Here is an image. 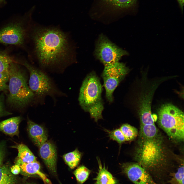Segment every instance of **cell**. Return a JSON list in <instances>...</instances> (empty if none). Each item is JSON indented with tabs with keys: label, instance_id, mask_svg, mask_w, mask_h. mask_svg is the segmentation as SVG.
Listing matches in <instances>:
<instances>
[{
	"label": "cell",
	"instance_id": "6da1fadb",
	"mask_svg": "<svg viewBox=\"0 0 184 184\" xmlns=\"http://www.w3.org/2000/svg\"><path fill=\"white\" fill-rule=\"evenodd\" d=\"M162 136L155 124H140L135 159L158 184H166L172 164Z\"/></svg>",
	"mask_w": 184,
	"mask_h": 184
},
{
	"label": "cell",
	"instance_id": "7a4b0ae2",
	"mask_svg": "<svg viewBox=\"0 0 184 184\" xmlns=\"http://www.w3.org/2000/svg\"><path fill=\"white\" fill-rule=\"evenodd\" d=\"M33 31L34 52L41 66H65L73 61V49L65 33L53 27L38 26Z\"/></svg>",
	"mask_w": 184,
	"mask_h": 184
},
{
	"label": "cell",
	"instance_id": "3957f363",
	"mask_svg": "<svg viewBox=\"0 0 184 184\" xmlns=\"http://www.w3.org/2000/svg\"><path fill=\"white\" fill-rule=\"evenodd\" d=\"M102 89L100 80L96 73L88 74L80 88L78 101L82 108L89 113L96 122L102 119L104 109L101 97Z\"/></svg>",
	"mask_w": 184,
	"mask_h": 184
},
{
	"label": "cell",
	"instance_id": "277c9868",
	"mask_svg": "<svg viewBox=\"0 0 184 184\" xmlns=\"http://www.w3.org/2000/svg\"><path fill=\"white\" fill-rule=\"evenodd\" d=\"M17 62L12 63L8 69L9 76L7 101L11 105L23 108L34 99V94L27 83L25 74Z\"/></svg>",
	"mask_w": 184,
	"mask_h": 184
},
{
	"label": "cell",
	"instance_id": "5b68a950",
	"mask_svg": "<svg viewBox=\"0 0 184 184\" xmlns=\"http://www.w3.org/2000/svg\"><path fill=\"white\" fill-rule=\"evenodd\" d=\"M158 114V124L169 137L176 142L183 141V112L174 105L167 103L161 106Z\"/></svg>",
	"mask_w": 184,
	"mask_h": 184
},
{
	"label": "cell",
	"instance_id": "8992f818",
	"mask_svg": "<svg viewBox=\"0 0 184 184\" xmlns=\"http://www.w3.org/2000/svg\"><path fill=\"white\" fill-rule=\"evenodd\" d=\"M22 64L29 72V87L34 94L35 99L41 102L47 96L53 97L62 95L50 77L44 72L26 61Z\"/></svg>",
	"mask_w": 184,
	"mask_h": 184
},
{
	"label": "cell",
	"instance_id": "52a82bcc",
	"mask_svg": "<svg viewBox=\"0 0 184 184\" xmlns=\"http://www.w3.org/2000/svg\"><path fill=\"white\" fill-rule=\"evenodd\" d=\"M129 71V68L124 63L119 62L104 66L101 76L105 89L106 98L109 102H112L113 94L114 90Z\"/></svg>",
	"mask_w": 184,
	"mask_h": 184
},
{
	"label": "cell",
	"instance_id": "ba28073f",
	"mask_svg": "<svg viewBox=\"0 0 184 184\" xmlns=\"http://www.w3.org/2000/svg\"><path fill=\"white\" fill-rule=\"evenodd\" d=\"M128 55L127 51L118 47L104 35L101 34L99 36L94 55L104 66L119 62L123 56Z\"/></svg>",
	"mask_w": 184,
	"mask_h": 184
},
{
	"label": "cell",
	"instance_id": "9c48e42d",
	"mask_svg": "<svg viewBox=\"0 0 184 184\" xmlns=\"http://www.w3.org/2000/svg\"><path fill=\"white\" fill-rule=\"evenodd\" d=\"M24 20L10 22L0 29V43L17 45H23L27 36L28 28Z\"/></svg>",
	"mask_w": 184,
	"mask_h": 184
},
{
	"label": "cell",
	"instance_id": "30bf717a",
	"mask_svg": "<svg viewBox=\"0 0 184 184\" xmlns=\"http://www.w3.org/2000/svg\"><path fill=\"white\" fill-rule=\"evenodd\" d=\"M121 167L123 172L134 184H158L137 163H123Z\"/></svg>",
	"mask_w": 184,
	"mask_h": 184
},
{
	"label": "cell",
	"instance_id": "8fae6325",
	"mask_svg": "<svg viewBox=\"0 0 184 184\" xmlns=\"http://www.w3.org/2000/svg\"><path fill=\"white\" fill-rule=\"evenodd\" d=\"M39 154L50 171L53 174L56 172V150L55 145L46 141L39 147Z\"/></svg>",
	"mask_w": 184,
	"mask_h": 184
},
{
	"label": "cell",
	"instance_id": "7c38bea8",
	"mask_svg": "<svg viewBox=\"0 0 184 184\" xmlns=\"http://www.w3.org/2000/svg\"><path fill=\"white\" fill-rule=\"evenodd\" d=\"M152 91L145 94L141 98L139 115L141 124L155 123L156 120L151 113V101Z\"/></svg>",
	"mask_w": 184,
	"mask_h": 184
},
{
	"label": "cell",
	"instance_id": "4fadbf2b",
	"mask_svg": "<svg viewBox=\"0 0 184 184\" xmlns=\"http://www.w3.org/2000/svg\"><path fill=\"white\" fill-rule=\"evenodd\" d=\"M27 130L32 141L39 148L47 141V133L44 128L31 120H28Z\"/></svg>",
	"mask_w": 184,
	"mask_h": 184
},
{
	"label": "cell",
	"instance_id": "5bb4252c",
	"mask_svg": "<svg viewBox=\"0 0 184 184\" xmlns=\"http://www.w3.org/2000/svg\"><path fill=\"white\" fill-rule=\"evenodd\" d=\"M19 166L20 172L24 175L37 176L42 180L45 184H52L47 176L41 171L40 165L37 161L24 163Z\"/></svg>",
	"mask_w": 184,
	"mask_h": 184
},
{
	"label": "cell",
	"instance_id": "9a60e30c",
	"mask_svg": "<svg viewBox=\"0 0 184 184\" xmlns=\"http://www.w3.org/2000/svg\"><path fill=\"white\" fill-rule=\"evenodd\" d=\"M21 121L19 116L12 117L0 122V131L11 137H19V125Z\"/></svg>",
	"mask_w": 184,
	"mask_h": 184
},
{
	"label": "cell",
	"instance_id": "2e32d148",
	"mask_svg": "<svg viewBox=\"0 0 184 184\" xmlns=\"http://www.w3.org/2000/svg\"><path fill=\"white\" fill-rule=\"evenodd\" d=\"M12 147L17 149L18 152L17 156L15 159V164L20 165L24 163L37 161L36 157L25 145L18 144Z\"/></svg>",
	"mask_w": 184,
	"mask_h": 184
},
{
	"label": "cell",
	"instance_id": "e0dca14e",
	"mask_svg": "<svg viewBox=\"0 0 184 184\" xmlns=\"http://www.w3.org/2000/svg\"><path fill=\"white\" fill-rule=\"evenodd\" d=\"M97 159L99 169L94 184H116L117 182L115 178L106 169L104 164L102 166L99 158L97 157Z\"/></svg>",
	"mask_w": 184,
	"mask_h": 184
},
{
	"label": "cell",
	"instance_id": "ac0fdd59",
	"mask_svg": "<svg viewBox=\"0 0 184 184\" xmlns=\"http://www.w3.org/2000/svg\"><path fill=\"white\" fill-rule=\"evenodd\" d=\"M17 183L16 177L8 167L2 165L0 167V184H17Z\"/></svg>",
	"mask_w": 184,
	"mask_h": 184
},
{
	"label": "cell",
	"instance_id": "d6986e66",
	"mask_svg": "<svg viewBox=\"0 0 184 184\" xmlns=\"http://www.w3.org/2000/svg\"><path fill=\"white\" fill-rule=\"evenodd\" d=\"M82 157V153L78 149L66 154L63 158L66 163L72 169L74 168L79 164Z\"/></svg>",
	"mask_w": 184,
	"mask_h": 184
},
{
	"label": "cell",
	"instance_id": "ffe728a7",
	"mask_svg": "<svg viewBox=\"0 0 184 184\" xmlns=\"http://www.w3.org/2000/svg\"><path fill=\"white\" fill-rule=\"evenodd\" d=\"M183 162L182 163L176 172L172 173L166 184H184Z\"/></svg>",
	"mask_w": 184,
	"mask_h": 184
},
{
	"label": "cell",
	"instance_id": "44dd1931",
	"mask_svg": "<svg viewBox=\"0 0 184 184\" xmlns=\"http://www.w3.org/2000/svg\"><path fill=\"white\" fill-rule=\"evenodd\" d=\"M123 134L126 141H131L134 139L138 134L137 129L129 124H123L120 128Z\"/></svg>",
	"mask_w": 184,
	"mask_h": 184
},
{
	"label": "cell",
	"instance_id": "7402d4cb",
	"mask_svg": "<svg viewBox=\"0 0 184 184\" xmlns=\"http://www.w3.org/2000/svg\"><path fill=\"white\" fill-rule=\"evenodd\" d=\"M15 62L6 51H0V73L8 71L10 64Z\"/></svg>",
	"mask_w": 184,
	"mask_h": 184
},
{
	"label": "cell",
	"instance_id": "603a6c76",
	"mask_svg": "<svg viewBox=\"0 0 184 184\" xmlns=\"http://www.w3.org/2000/svg\"><path fill=\"white\" fill-rule=\"evenodd\" d=\"M90 172V170L83 165L78 167L74 171V174L78 182L82 184L87 179Z\"/></svg>",
	"mask_w": 184,
	"mask_h": 184
},
{
	"label": "cell",
	"instance_id": "cb8c5ba5",
	"mask_svg": "<svg viewBox=\"0 0 184 184\" xmlns=\"http://www.w3.org/2000/svg\"><path fill=\"white\" fill-rule=\"evenodd\" d=\"M137 0H106L105 2L120 9L127 8L133 6Z\"/></svg>",
	"mask_w": 184,
	"mask_h": 184
},
{
	"label": "cell",
	"instance_id": "d4e9b609",
	"mask_svg": "<svg viewBox=\"0 0 184 184\" xmlns=\"http://www.w3.org/2000/svg\"><path fill=\"white\" fill-rule=\"evenodd\" d=\"M105 131L108 133L110 139L116 141L120 145L126 141L125 137L120 129L111 131L105 129Z\"/></svg>",
	"mask_w": 184,
	"mask_h": 184
},
{
	"label": "cell",
	"instance_id": "484cf974",
	"mask_svg": "<svg viewBox=\"0 0 184 184\" xmlns=\"http://www.w3.org/2000/svg\"><path fill=\"white\" fill-rule=\"evenodd\" d=\"M9 79L8 70L0 73V91H5L8 90L7 83L9 81Z\"/></svg>",
	"mask_w": 184,
	"mask_h": 184
},
{
	"label": "cell",
	"instance_id": "4316f807",
	"mask_svg": "<svg viewBox=\"0 0 184 184\" xmlns=\"http://www.w3.org/2000/svg\"><path fill=\"white\" fill-rule=\"evenodd\" d=\"M10 114V113L7 111L5 107L4 98L2 95H0V118Z\"/></svg>",
	"mask_w": 184,
	"mask_h": 184
},
{
	"label": "cell",
	"instance_id": "83f0119b",
	"mask_svg": "<svg viewBox=\"0 0 184 184\" xmlns=\"http://www.w3.org/2000/svg\"><path fill=\"white\" fill-rule=\"evenodd\" d=\"M5 145L4 141L0 143V167L2 165L5 155Z\"/></svg>",
	"mask_w": 184,
	"mask_h": 184
},
{
	"label": "cell",
	"instance_id": "f1b7e54d",
	"mask_svg": "<svg viewBox=\"0 0 184 184\" xmlns=\"http://www.w3.org/2000/svg\"><path fill=\"white\" fill-rule=\"evenodd\" d=\"M10 170L11 172L14 175H18L20 172L19 166L16 164L10 167Z\"/></svg>",
	"mask_w": 184,
	"mask_h": 184
},
{
	"label": "cell",
	"instance_id": "f546056e",
	"mask_svg": "<svg viewBox=\"0 0 184 184\" xmlns=\"http://www.w3.org/2000/svg\"><path fill=\"white\" fill-rule=\"evenodd\" d=\"M181 10H183L184 6V0H177Z\"/></svg>",
	"mask_w": 184,
	"mask_h": 184
},
{
	"label": "cell",
	"instance_id": "4dcf8cb0",
	"mask_svg": "<svg viewBox=\"0 0 184 184\" xmlns=\"http://www.w3.org/2000/svg\"><path fill=\"white\" fill-rule=\"evenodd\" d=\"M25 184H37L33 182H29L26 181L25 183Z\"/></svg>",
	"mask_w": 184,
	"mask_h": 184
},
{
	"label": "cell",
	"instance_id": "1f68e13d",
	"mask_svg": "<svg viewBox=\"0 0 184 184\" xmlns=\"http://www.w3.org/2000/svg\"><path fill=\"white\" fill-rule=\"evenodd\" d=\"M4 0H0V4L3 2Z\"/></svg>",
	"mask_w": 184,
	"mask_h": 184
},
{
	"label": "cell",
	"instance_id": "d6a6232c",
	"mask_svg": "<svg viewBox=\"0 0 184 184\" xmlns=\"http://www.w3.org/2000/svg\"><path fill=\"white\" fill-rule=\"evenodd\" d=\"M104 1H106V0H103Z\"/></svg>",
	"mask_w": 184,
	"mask_h": 184
}]
</instances>
